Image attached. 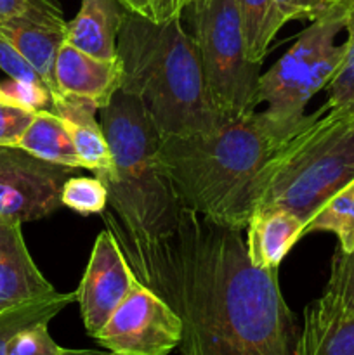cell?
Listing matches in <instances>:
<instances>
[{
  "instance_id": "1",
  "label": "cell",
  "mask_w": 354,
  "mask_h": 355,
  "mask_svg": "<svg viewBox=\"0 0 354 355\" xmlns=\"http://www.w3.org/2000/svg\"><path fill=\"white\" fill-rule=\"evenodd\" d=\"M104 224L139 283L183 321L180 355H294L298 329L278 269L250 262L243 231L186 207L172 234L156 241Z\"/></svg>"
},
{
  "instance_id": "2",
  "label": "cell",
  "mask_w": 354,
  "mask_h": 355,
  "mask_svg": "<svg viewBox=\"0 0 354 355\" xmlns=\"http://www.w3.org/2000/svg\"><path fill=\"white\" fill-rule=\"evenodd\" d=\"M316 111L281 120L264 111L228 118L187 137H165L160 156L184 207L215 224L245 231L255 215L274 163Z\"/></svg>"
},
{
  "instance_id": "3",
  "label": "cell",
  "mask_w": 354,
  "mask_h": 355,
  "mask_svg": "<svg viewBox=\"0 0 354 355\" xmlns=\"http://www.w3.org/2000/svg\"><path fill=\"white\" fill-rule=\"evenodd\" d=\"M120 89L141 101L160 137H187L221 127L193 37L180 17L155 23L125 10L117 42Z\"/></svg>"
},
{
  "instance_id": "4",
  "label": "cell",
  "mask_w": 354,
  "mask_h": 355,
  "mask_svg": "<svg viewBox=\"0 0 354 355\" xmlns=\"http://www.w3.org/2000/svg\"><path fill=\"white\" fill-rule=\"evenodd\" d=\"M113 168L96 173L113 214L104 215L127 238L156 241L177 227L184 203L160 156L158 130L141 101L118 89L99 110Z\"/></svg>"
},
{
  "instance_id": "5",
  "label": "cell",
  "mask_w": 354,
  "mask_h": 355,
  "mask_svg": "<svg viewBox=\"0 0 354 355\" xmlns=\"http://www.w3.org/2000/svg\"><path fill=\"white\" fill-rule=\"evenodd\" d=\"M353 179L354 107L330 110L323 104L276 159L257 211L281 208L307 224Z\"/></svg>"
},
{
  "instance_id": "6",
  "label": "cell",
  "mask_w": 354,
  "mask_h": 355,
  "mask_svg": "<svg viewBox=\"0 0 354 355\" xmlns=\"http://www.w3.org/2000/svg\"><path fill=\"white\" fill-rule=\"evenodd\" d=\"M186 10L214 106L224 118L255 111L262 73L248 58L235 0H193Z\"/></svg>"
},
{
  "instance_id": "7",
  "label": "cell",
  "mask_w": 354,
  "mask_h": 355,
  "mask_svg": "<svg viewBox=\"0 0 354 355\" xmlns=\"http://www.w3.org/2000/svg\"><path fill=\"white\" fill-rule=\"evenodd\" d=\"M346 14L340 7H330L311 21L273 68L260 75L259 101L266 104L267 113L281 120L302 118L312 96L332 82L346 51L344 44H335Z\"/></svg>"
},
{
  "instance_id": "8",
  "label": "cell",
  "mask_w": 354,
  "mask_h": 355,
  "mask_svg": "<svg viewBox=\"0 0 354 355\" xmlns=\"http://www.w3.org/2000/svg\"><path fill=\"white\" fill-rule=\"evenodd\" d=\"M94 340L117 355H169L179 349L183 321L155 291L137 283Z\"/></svg>"
},
{
  "instance_id": "9",
  "label": "cell",
  "mask_w": 354,
  "mask_h": 355,
  "mask_svg": "<svg viewBox=\"0 0 354 355\" xmlns=\"http://www.w3.org/2000/svg\"><path fill=\"white\" fill-rule=\"evenodd\" d=\"M78 168L49 163L21 148H0V218L40 220L62 207V186Z\"/></svg>"
},
{
  "instance_id": "10",
  "label": "cell",
  "mask_w": 354,
  "mask_h": 355,
  "mask_svg": "<svg viewBox=\"0 0 354 355\" xmlns=\"http://www.w3.org/2000/svg\"><path fill=\"white\" fill-rule=\"evenodd\" d=\"M137 283L113 232L108 227L101 231L94 241L78 290L75 291L83 326L92 338Z\"/></svg>"
},
{
  "instance_id": "11",
  "label": "cell",
  "mask_w": 354,
  "mask_h": 355,
  "mask_svg": "<svg viewBox=\"0 0 354 355\" xmlns=\"http://www.w3.org/2000/svg\"><path fill=\"white\" fill-rule=\"evenodd\" d=\"M54 80L59 94L89 101L101 110L120 89L121 64L118 58H94L65 40L56 58Z\"/></svg>"
},
{
  "instance_id": "12",
  "label": "cell",
  "mask_w": 354,
  "mask_h": 355,
  "mask_svg": "<svg viewBox=\"0 0 354 355\" xmlns=\"http://www.w3.org/2000/svg\"><path fill=\"white\" fill-rule=\"evenodd\" d=\"M21 225L0 218V312L56 293L31 259Z\"/></svg>"
},
{
  "instance_id": "13",
  "label": "cell",
  "mask_w": 354,
  "mask_h": 355,
  "mask_svg": "<svg viewBox=\"0 0 354 355\" xmlns=\"http://www.w3.org/2000/svg\"><path fill=\"white\" fill-rule=\"evenodd\" d=\"M294 355H354V307L323 291L305 307Z\"/></svg>"
},
{
  "instance_id": "14",
  "label": "cell",
  "mask_w": 354,
  "mask_h": 355,
  "mask_svg": "<svg viewBox=\"0 0 354 355\" xmlns=\"http://www.w3.org/2000/svg\"><path fill=\"white\" fill-rule=\"evenodd\" d=\"M66 23L62 19H19L0 24V35L23 55L38 73L51 96V104L62 97L56 87L54 64L59 47L66 40Z\"/></svg>"
},
{
  "instance_id": "15",
  "label": "cell",
  "mask_w": 354,
  "mask_h": 355,
  "mask_svg": "<svg viewBox=\"0 0 354 355\" xmlns=\"http://www.w3.org/2000/svg\"><path fill=\"white\" fill-rule=\"evenodd\" d=\"M125 7L118 0H82L66 23V42L99 59H117V42Z\"/></svg>"
},
{
  "instance_id": "16",
  "label": "cell",
  "mask_w": 354,
  "mask_h": 355,
  "mask_svg": "<svg viewBox=\"0 0 354 355\" xmlns=\"http://www.w3.org/2000/svg\"><path fill=\"white\" fill-rule=\"evenodd\" d=\"M305 222L281 208L260 210L246 225V252L255 267H280L281 260L304 236Z\"/></svg>"
},
{
  "instance_id": "17",
  "label": "cell",
  "mask_w": 354,
  "mask_h": 355,
  "mask_svg": "<svg viewBox=\"0 0 354 355\" xmlns=\"http://www.w3.org/2000/svg\"><path fill=\"white\" fill-rule=\"evenodd\" d=\"M51 110L66 125L75 151L83 168L96 173H106L113 168V156L104 137L101 121L96 120V106L89 101L62 96L51 104Z\"/></svg>"
},
{
  "instance_id": "18",
  "label": "cell",
  "mask_w": 354,
  "mask_h": 355,
  "mask_svg": "<svg viewBox=\"0 0 354 355\" xmlns=\"http://www.w3.org/2000/svg\"><path fill=\"white\" fill-rule=\"evenodd\" d=\"M16 148L24 149L49 163H58L69 168H83L68 128L52 110H38L35 113L30 127L24 130Z\"/></svg>"
},
{
  "instance_id": "19",
  "label": "cell",
  "mask_w": 354,
  "mask_h": 355,
  "mask_svg": "<svg viewBox=\"0 0 354 355\" xmlns=\"http://www.w3.org/2000/svg\"><path fill=\"white\" fill-rule=\"evenodd\" d=\"M235 3L248 58L262 64L267 49L283 26V21L273 0H235Z\"/></svg>"
},
{
  "instance_id": "20",
  "label": "cell",
  "mask_w": 354,
  "mask_h": 355,
  "mask_svg": "<svg viewBox=\"0 0 354 355\" xmlns=\"http://www.w3.org/2000/svg\"><path fill=\"white\" fill-rule=\"evenodd\" d=\"M309 232H332L339 239V252H354V179L312 215L304 227V234Z\"/></svg>"
},
{
  "instance_id": "21",
  "label": "cell",
  "mask_w": 354,
  "mask_h": 355,
  "mask_svg": "<svg viewBox=\"0 0 354 355\" xmlns=\"http://www.w3.org/2000/svg\"><path fill=\"white\" fill-rule=\"evenodd\" d=\"M76 302V293H52L0 312V355H6L9 340L21 329L51 322L62 309Z\"/></svg>"
},
{
  "instance_id": "22",
  "label": "cell",
  "mask_w": 354,
  "mask_h": 355,
  "mask_svg": "<svg viewBox=\"0 0 354 355\" xmlns=\"http://www.w3.org/2000/svg\"><path fill=\"white\" fill-rule=\"evenodd\" d=\"M62 207L80 215L103 214L108 205V191L99 177L73 175L62 186Z\"/></svg>"
},
{
  "instance_id": "23",
  "label": "cell",
  "mask_w": 354,
  "mask_h": 355,
  "mask_svg": "<svg viewBox=\"0 0 354 355\" xmlns=\"http://www.w3.org/2000/svg\"><path fill=\"white\" fill-rule=\"evenodd\" d=\"M344 30L347 31V38L344 42V59L339 71L326 85L328 99L326 106L330 110H342V107L354 106V7L347 10Z\"/></svg>"
},
{
  "instance_id": "24",
  "label": "cell",
  "mask_w": 354,
  "mask_h": 355,
  "mask_svg": "<svg viewBox=\"0 0 354 355\" xmlns=\"http://www.w3.org/2000/svg\"><path fill=\"white\" fill-rule=\"evenodd\" d=\"M65 350L49 333V322H40L16 333L7 343L6 355H62Z\"/></svg>"
},
{
  "instance_id": "25",
  "label": "cell",
  "mask_w": 354,
  "mask_h": 355,
  "mask_svg": "<svg viewBox=\"0 0 354 355\" xmlns=\"http://www.w3.org/2000/svg\"><path fill=\"white\" fill-rule=\"evenodd\" d=\"M62 19L58 0H0V24L19 19Z\"/></svg>"
},
{
  "instance_id": "26",
  "label": "cell",
  "mask_w": 354,
  "mask_h": 355,
  "mask_svg": "<svg viewBox=\"0 0 354 355\" xmlns=\"http://www.w3.org/2000/svg\"><path fill=\"white\" fill-rule=\"evenodd\" d=\"M325 293L354 307V252L342 253L337 250L330 266Z\"/></svg>"
},
{
  "instance_id": "27",
  "label": "cell",
  "mask_w": 354,
  "mask_h": 355,
  "mask_svg": "<svg viewBox=\"0 0 354 355\" xmlns=\"http://www.w3.org/2000/svg\"><path fill=\"white\" fill-rule=\"evenodd\" d=\"M37 111L12 101H0V148H14L30 127Z\"/></svg>"
},
{
  "instance_id": "28",
  "label": "cell",
  "mask_w": 354,
  "mask_h": 355,
  "mask_svg": "<svg viewBox=\"0 0 354 355\" xmlns=\"http://www.w3.org/2000/svg\"><path fill=\"white\" fill-rule=\"evenodd\" d=\"M125 10L146 17L155 23L180 17L187 7V0H118Z\"/></svg>"
},
{
  "instance_id": "29",
  "label": "cell",
  "mask_w": 354,
  "mask_h": 355,
  "mask_svg": "<svg viewBox=\"0 0 354 355\" xmlns=\"http://www.w3.org/2000/svg\"><path fill=\"white\" fill-rule=\"evenodd\" d=\"M0 69L7 73L10 80H17V82L33 83V85L44 87V82L38 76V73L28 64L26 59L0 35ZM47 90V89H45ZM49 92V90H47Z\"/></svg>"
},
{
  "instance_id": "30",
  "label": "cell",
  "mask_w": 354,
  "mask_h": 355,
  "mask_svg": "<svg viewBox=\"0 0 354 355\" xmlns=\"http://www.w3.org/2000/svg\"><path fill=\"white\" fill-rule=\"evenodd\" d=\"M2 89L7 99L19 104V106L28 107V110H45V104H51V96H49L47 90L44 87L33 85V83L10 80L7 85H2Z\"/></svg>"
},
{
  "instance_id": "31",
  "label": "cell",
  "mask_w": 354,
  "mask_h": 355,
  "mask_svg": "<svg viewBox=\"0 0 354 355\" xmlns=\"http://www.w3.org/2000/svg\"><path fill=\"white\" fill-rule=\"evenodd\" d=\"M283 24L288 21H314L330 9L326 0H273Z\"/></svg>"
},
{
  "instance_id": "32",
  "label": "cell",
  "mask_w": 354,
  "mask_h": 355,
  "mask_svg": "<svg viewBox=\"0 0 354 355\" xmlns=\"http://www.w3.org/2000/svg\"><path fill=\"white\" fill-rule=\"evenodd\" d=\"M62 355H117V354L110 352V350H104V352H101V350H90V349H82V350L66 349Z\"/></svg>"
},
{
  "instance_id": "33",
  "label": "cell",
  "mask_w": 354,
  "mask_h": 355,
  "mask_svg": "<svg viewBox=\"0 0 354 355\" xmlns=\"http://www.w3.org/2000/svg\"><path fill=\"white\" fill-rule=\"evenodd\" d=\"M328 7H340L344 10H349L354 7V0H326Z\"/></svg>"
},
{
  "instance_id": "34",
  "label": "cell",
  "mask_w": 354,
  "mask_h": 355,
  "mask_svg": "<svg viewBox=\"0 0 354 355\" xmlns=\"http://www.w3.org/2000/svg\"><path fill=\"white\" fill-rule=\"evenodd\" d=\"M0 101H9V99H7V96H6V92H3V89H2V85H0Z\"/></svg>"
},
{
  "instance_id": "35",
  "label": "cell",
  "mask_w": 354,
  "mask_h": 355,
  "mask_svg": "<svg viewBox=\"0 0 354 355\" xmlns=\"http://www.w3.org/2000/svg\"><path fill=\"white\" fill-rule=\"evenodd\" d=\"M191 2H193V0H187V6H189V3H191Z\"/></svg>"
},
{
  "instance_id": "36",
  "label": "cell",
  "mask_w": 354,
  "mask_h": 355,
  "mask_svg": "<svg viewBox=\"0 0 354 355\" xmlns=\"http://www.w3.org/2000/svg\"><path fill=\"white\" fill-rule=\"evenodd\" d=\"M351 107H354V106H351Z\"/></svg>"
}]
</instances>
